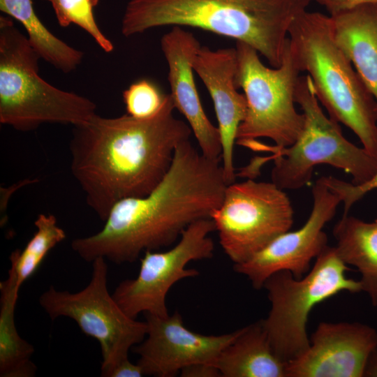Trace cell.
I'll list each match as a JSON object with an SVG mask.
<instances>
[{
	"instance_id": "e0dca14e",
	"label": "cell",
	"mask_w": 377,
	"mask_h": 377,
	"mask_svg": "<svg viewBox=\"0 0 377 377\" xmlns=\"http://www.w3.org/2000/svg\"><path fill=\"white\" fill-rule=\"evenodd\" d=\"M330 17L337 43L377 101V2Z\"/></svg>"
},
{
	"instance_id": "d6986e66",
	"label": "cell",
	"mask_w": 377,
	"mask_h": 377,
	"mask_svg": "<svg viewBox=\"0 0 377 377\" xmlns=\"http://www.w3.org/2000/svg\"><path fill=\"white\" fill-rule=\"evenodd\" d=\"M337 252L347 265L357 268L362 291L377 306V218L367 222L348 214L334 225Z\"/></svg>"
},
{
	"instance_id": "4fadbf2b",
	"label": "cell",
	"mask_w": 377,
	"mask_h": 377,
	"mask_svg": "<svg viewBox=\"0 0 377 377\" xmlns=\"http://www.w3.org/2000/svg\"><path fill=\"white\" fill-rule=\"evenodd\" d=\"M147 334L133 351L144 375L173 377L192 364H214L221 352L239 334L240 329L221 335L194 332L184 324L179 312L157 316L146 313Z\"/></svg>"
},
{
	"instance_id": "ffe728a7",
	"label": "cell",
	"mask_w": 377,
	"mask_h": 377,
	"mask_svg": "<svg viewBox=\"0 0 377 377\" xmlns=\"http://www.w3.org/2000/svg\"><path fill=\"white\" fill-rule=\"evenodd\" d=\"M21 286L10 265L6 280L0 282V376L33 377L37 371L31 358L34 346L17 332L15 309Z\"/></svg>"
},
{
	"instance_id": "44dd1931",
	"label": "cell",
	"mask_w": 377,
	"mask_h": 377,
	"mask_svg": "<svg viewBox=\"0 0 377 377\" xmlns=\"http://www.w3.org/2000/svg\"><path fill=\"white\" fill-rule=\"evenodd\" d=\"M0 10L24 27L30 45L40 59L65 73L81 64L84 52L47 29L36 13L32 0H0Z\"/></svg>"
},
{
	"instance_id": "ba28073f",
	"label": "cell",
	"mask_w": 377,
	"mask_h": 377,
	"mask_svg": "<svg viewBox=\"0 0 377 377\" xmlns=\"http://www.w3.org/2000/svg\"><path fill=\"white\" fill-rule=\"evenodd\" d=\"M348 269L335 247L327 245L303 277L296 279L290 272L282 270L265 281L263 288L271 308L267 317L260 321L281 360L288 362L309 348L307 321L316 304L343 291H362L360 281L346 276Z\"/></svg>"
},
{
	"instance_id": "484cf974",
	"label": "cell",
	"mask_w": 377,
	"mask_h": 377,
	"mask_svg": "<svg viewBox=\"0 0 377 377\" xmlns=\"http://www.w3.org/2000/svg\"><path fill=\"white\" fill-rule=\"evenodd\" d=\"M323 6L330 15L351 9L360 5L377 2V0H314Z\"/></svg>"
},
{
	"instance_id": "52a82bcc",
	"label": "cell",
	"mask_w": 377,
	"mask_h": 377,
	"mask_svg": "<svg viewBox=\"0 0 377 377\" xmlns=\"http://www.w3.org/2000/svg\"><path fill=\"white\" fill-rule=\"evenodd\" d=\"M235 83L242 89L247 110L239 126L236 143L244 146L260 138L272 140L275 148L292 145L301 134L304 115L295 108V92L302 72L288 38L281 65L269 68L249 45L236 42Z\"/></svg>"
},
{
	"instance_id": "cb8c5ba5",
	"label": "cell",
	"mask_w": 377,
	"mask_h": 377,
	"mask_svg": "<svg viewBox=\"0 0 377 377\" xmlns=\"http://www.w3.org/2000/svg\"><path fill=\"white\" fill-rule=\"evenodd\" d=\"M165 95L153 82L138 80L123 91L126 114L138 119L151 118L161 109Z\"/></svg>"
},
{
	"instance_id": "30bf717a",
	"label": "cell",
	"mask_w": 377,
	"mask_h": 377,
	"mask_svg": "<svg viewBox=\"0 0 377 377\" xmlns=\"http://www.w3.org/2000/svg\"><path fill=\"white\" fill-rule=\"evenodd\" d=\"M294 211L284 190L274 182L249 178L228 184L210 218L230 260L243 263L290 230Z\"/></svg>"
},
{
	"instance_id": "603a6c76",
	"label": "cell",
	"mask_w": 377,
	"mask_h": 377,
	"mask_svg": "<svg viewBox=\"0 0 377 377\" xmlns=\"http://www.w3.org/2000/svg\"><path fill=\"white\" fill-rule=\"evenodd\" d=\"M50 3L58 24L61 27L75 24L86 31L105 52L113 51L111 40L96 22L94 10L99 0H43Z\"/></svg>"
},
{
	"instance_id": "ac0fdd59",
	"label": "cell",
	"mask_w": 377,
	"mask_h": 377,
	"mask_svg": "<svg viewBox=\"0 0 377 377\" xmlns=\"http://www.w3.org/2000/svg\"><path fill=\"white\" fill-rule=\"evenodd\" d=\"M286 363L274 353L260 320L240 329L215 366L222 377H286Z\"/></svg>"
},
{
	"instance_id": "4316f807",
	"label": "cell",
	"mask_w": 377,
	"mask_h": 377,
	"mask_svg": "<svg viewBox=\"0 0 377 377\" xmlns=\"http://www.w3.org/2000/svg\"><path fill=\"white\" fill-rule=\"evenodd\" d=\"M182 377H219L221 376L219 369L212 364L199 363L190 365L180 371Z\"/></svg>"
},
{
	"instance_id": "2e32d148",
	"label": "cell",
	"mask_w": 377,
	"mask_h": 377,
	"mask_svg": "<svg viewBox=\"0 0 377 377\" xmlns=\"http://www.w3.org/2000/svg\"><path fill=\"white\" fill-rule=\"evenodd\" d=\"M193 71L200 77L212 99L222 145L221 164L228 184L235 182L234 146L239 125L247 110L244 94L235 83L237 52L235 48L212 50L201 46L193 61Z\"/></svg>"
},
{
	"instance_id": "9c48e42d",
	"label": "cell",
	"mask_w": 377,
	"mask_h": 377,
	"mask_svg": "<svg viewBox=\"0 0 377 377\" xmlns=\"http://www.w3.org/2000/svg\"><path fill=\"white\" fill-rule=\"evenodd\" d=\"M91 263V279L84 289L73 293L51 286L40 296L39 304L52 320L70 318L85 335L99 342L101 376L109 377L115 366L128 358L132 346L144 340L147 324L129 317L110 295L105 259L98 257Z\"/></svg>"
},
{
	"instance_id": "9a60e30c",
	"label": "cell",
	"mask_w": 377,
	"mask_h": 377,
	"mask_svg": "<svg viewBox=\"0 0 377 377\" xmlns=\"http://www.w3.org/2000/svg\"><path fill=\"white\" fill-rule=\"evenodd\" d=\"M161 49L168 66V82L175 108L185 117L199 150L207 158L221 160L220 133L207 117L195 86L193 61L201 47L190 31L174 26L161 39Z\"/></svg>"
},
{
	"instance_id": "f1b7e54d",
	"label": "cell",
	"mask_w": 377,
	"mask_h": 377,
	"mask_svg": "<svg viewBox=\"0 0 377 377\" xmlns=\"http://www.w3.org/2000/svg\"><path fill=\"white\" fill-rule=\"evenodd\" d=\"M363 377H377V348L374 349L368 357Z\"/></svg>"
},
{
	"instance_id": "5b68a950",
	"label": "cell",
	"mask_w": 377,
	"mask_h": 377,
	"mask_svg": "<svg viewBox=\"0 0 377 377\" xmlns=\"http://www.w3.org/2000/svg\"><path fill=\"white\" fill-rule=\"evenodd\" d=\"M40 59L13 18L0 15V123L20 131L43 124H82L96 114V105L60 89L39 75Z\"/></svg>"
},
{
	"instance_id": "7402d4cb",
	"label": "cell",
	"mask_w": 377,
	"mask_h": 377,
	"mask_svg": "<svg viewBox=\"0 0 377 377\" xmlns=\"http://www.w3.org/2000/svg\"><path fill=\"white\" fill-rule=\"evenodd\" d=\"M34 225L36 230L25 247L13 251L9 257L20 286L35 273L47 253L66 237L52 214H40Z\"/></svg>"
},
{
	"instance_id": "5bb4252c",
	"label": "cell",
	"mask_w": 377,
	"mask_h": 377,
	"mask_svg": "<svg viewBox=\"0 0 377 377\" xmlns=\"http://www.w3.org/2000/svg\"><path fill=\"white\" fill-rule=\"evenodd\" d=\"M309 340L306 350L286 363V377H363L377 331L358 322H322Z\"/></svg>"
},
{
	"instance_id": "83f0119b",
	"label": "cell",
	"mask_w": 377,
	"mask_h": 377,
	"mask_svg": "<svg viewBox=\"0 0 377 377\" xmlns=\"http://www.w3.org/2000/svg\"><path fill=\"white\" fill-rule=\"evenodd\" d=\"M144 376L142 367L133 364L128 358L124 360L111 371L109 377H141Z\"/></svg>"
},
{
	"instance_id": "d4e9b609",
	"label": "cell",
	"mask_w": 377,
	"mask_h": 377,
	"mask_svg": "<svg viewBox=\"0 0 377 377\" xmlns=\"http://www.w3.org/2000/svg\"><path fill=\"white\" fill-rule=\"evenodd\" d=\"M325 182L341 200L343 205V215L348 214L351 207L366 194L377 189V172L367 181L355 184L332 176H323Z\"/></svg>"
},
{
	"instance_id": "7c38bea8",
	"label": "cell",
	"mask_w": 377,
	"mask_h": 377,
	"mask_svg": "<svg viewBox=\"0 0 377 377\" xmlns=\"http://www.w3.org/2000/svg\"><path fill=\"white\" fill-rule=\"evenodd\" d=\"M312 196L311 213L301 228L281 234L247 261L234 265V270L246 276L255 289L263 288L271 275L282 270L290 272L296 279L303 277L312 260L328 245L323 228L341 202L323 177L315 182Z\"/></svg>"
},
{
	"instance_id": "8992f818",
	"label": "cell",
	"mask_w": 377,
	"mask_h": 377,
	"mask_svg": "<svg viewBox=\"0 0 377 377\" xmlns=\"http://www.w3.org/2000/svg\"><path fill=\"white\" fill-rule=\"evenodd\" d=\"M295 101L304 115V128L297 140L281 149L258 142L255 148L274 154L263 158L274 160L272 182L283 190L301 188L310 182L315 167L320 164L343 170L355 184L377 172V158L347 140L339 123L325 114L309 75L300 76Z\"/></svg>"
},
{
	"instance_id": "277c9868",
	"label": "cell",
	"mask_w": 377,
	"mask_h": 377,
	"mask_svg": "<svg viewBox=\"0 0 377 377\" xmlns=\"http://www.w3.org/2000/svg\"><path fill=\"white\" fill-rule=\"evenodd\" d=\"M288 38L329 117L349 128L377 158V101L337 43L331 17L304 11L292 23Z\"/></svg>"
},
{
	"instance_id": "7a4b0ae2",
	"label": "cell",
	"mask_w": 377,
	"mask_h": 377,
	"mask_svg": "<svg viewBox=\"0 0 377 377\" xmlns=\"http://www.w3.org/2000/svg\"><path fill=\"white\" fill-rule=\"evenodd\" d=\"M227 185L221 160L207 158L190 140L184 141L151 191L117 202L102 229L73 239L71 248L87 262L103 257L116 264L133 263L142 252L172 244L192 223L210 218Z\"/></svg>"
},
{
	"instance_id": "6da1fadb",
	"label": "cell",
	"mask_w": 377,
	"mask_h": 377,
	"mask_svg": "<svg viewBox=\"0 0 377 377\" xmlns=\"http://www.w3.org/2000/svg\"><path fill=\"white\" fill-rule=\"evenodd\" d=\"M175 108L166 94L161 109L151 118L96 114L73 126L71 174L102 221L119 200L151 191L169 170L177 147L190 140L192 131L174 116Z\"/></svg>"
},
{
	"instance_id": "3957f363",
	"label": "cell",
	"mask_w": 377,
	"mask_h": 377,
	"mask_svg": "<svg viewBox=\"0 0 377 377\" xmlns=\"http://www.w3.org/2000/svg\"><path fill=\"white\" fill-rule=\"evenodd\" d=\"M312 0H129L125 37L160 27H190L244 42L274 68L282 61L289 29Z\"/></svg>"
},
{
	"instance_id": "8fae6325",
	"label": "cell",
	"mask_w": 377,
	"mask_h": 377,
	"mask_svg": "<svg viewBox=\"0 0 377 377\" xmlns=\"http://www.w3.org/2000/svg\"><path fill=\"white\" fill-rule=\"evenodd\" d=\"M214 230L211 218L199 219L183 231L169 250L145 251L137 277L121 281L112 294L121 309L132 318L140 313L169 315L168 291L177 281L199 274L196 269L186 268L190 262L213 256L214 244L209 235Z\"/></svg>"
}]
</instances>
